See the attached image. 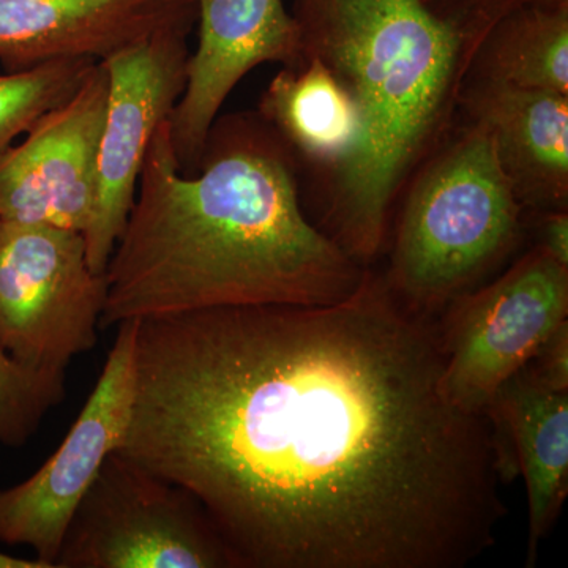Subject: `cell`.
<instances>
[{"instance_id": "cell-1", "label": "cell", "mask_w": 568, "mask_h": 568, "mask_svg": "<svg viewBox=\"0 0 568 568\" xmlns=\"http://www.w3.org/2000/svg\"><path fill=\"white\" fill-rule=\"evenodd\" d=\"M436 317L345 301L140 320L121 454L205 508L237 568H465L507 517L489 416L440 392Z\"/></svg>"}, {"instance_id": "cell-2", "label": "cell", "mask_w": 568, "mask_h": 568, "mask_svg": "<svg viewBox=\"0 0 568 568\" xmlns=\"http://www.w3.org/2000/svg\"><path fill=\"white\" fill-rule=\"evenodd\" d=\"M298 166L257 112L219 115L183 175L170 119L153 134L104 278L100 328L234 306L345 301L365 271L310 222Z\"/></svg>"}, {"instance_id": "cell-3", "label": "cell", "mask_w": 568, "mask_h": 568, "mask_svg": "<svg viewBox=\"0 0 568 568\" xmlns=\"http://www.w3.org/2000/svg\"><path fill=\"white\" fill-rule=\"evenodd\" d=\"M521 0H291L304 58L353 95L364 140L324 182V233L369 267L407 183L457 123L481 41Z\"/></svg>"}, {"instance_id": "cell-4", "label": "cell", "mask_w": 568, "mask_h": 568, "mask_svg": "<svg viewBox=\"0 0 568 568\" xmlns=\"http://www.w3.org/2000/svg\"><path fill=\"white\" fill-rule=\"evenodd\" d=\"M384 276L403 304L436 317L481 282L525 235L526 212L477 122H457L416 171Z\"/></svg>"}, {"instance_id": "cell-5", "label": "cell", "mask_w": 568, "mask_h": 568, "mask_svg": "<svg viewBox=\"0 0 568 568\" xmlns=\"http://www.w3.org/2000/svg\"><path fill=\"white\" fill-rule=\"evenodd\" d=\"M54 567L237 568V562L189 489L112 452L74 510Z\"/></svg>"}, {"instance_id": "cell-6", "label": "cell", "mask_w": 568, "mask_h": 568, "mask_svg": "<svg viewBox=\"0 0 568 568\" xmlns=\"http://www.w3.org/2000/svg\"><path fill=\"white\" fill-rule=\"evenodd\" d=\"M106 278L84 234L0 220V349L29 368L67 373L99 342Z\"/></svg>"}, {"instance_id": "cell-7", "label": "cell", "mask_w": 568, "mask_h": 568, "mask_svg": "<svg viewBox=\"0 0 568 568\" xmlns=\"http://www.w3.org/2000/svg\"><path fill=\"white\" fill-rule=\"evenodd\" d=\"M440 392L467 414L488 416L500 387L529 364L568 316V267L534 246L496 278L443 313Z\"/></svg>"}, {"instance_id": "cell-8", "label": "cell", "mask_w": 568, "mask_h": 568, "mask_svg": "<svg viewBox=\"0 0 568 568\" xmlns=\"http://www.w3.org/2000/svg\"><path fill=\"white\" fill-rule=\"evenodd\" d=\"M138 325H118L99 383L58 450L28 480L0 489V544L31 547L48 568H55L74 510L104 459L125 443L136 394Z\"/></svg>"}, {"instance_id": "cell-9", "label": "cell", "mask_w": 568, "mask_h": 568, "mask_svg": "<svg viewBox=\"0 0 568 568\" xmlns=\"http://www.w3.org/2000/svg\"><path fill=\"white\" fill-rule=\"evenodd\" d=\"M190 36L168 29L100 61L108 74V104L97 156L95 216L84 234L95 274L106 271L125 227L153 134L185 91Z\"/></svg>"}, {"instance_id": "cell-10", "label": "cell", "mask_w": 568, "mask_h": 568, "mask_svg": "<svg viewBox=\"0 0 568 568\" xmlns=\"http://www.w3.org/2000/svg\"><path fill=\"white\" fill-rule=\"evenodd\" d=\"M108 74L97 62L71 99L40 118L0 156V220L44 223L85 234L97 209V156Z\"/></svg>"}, {"instance_id": "cell-11", "label": "cell", "mask_w": 568, "mask_h": 568, "mask_svg": "<svg viewBox=\"0 0 568 568\" xmlns=\"http://www.w3.org/2000/svg\"><path fill=\"white\" fill-rule=\"evenodd\" d=\"M197 48L185 91L170 118L183 175L200 170L205 140L227 97L263 63L295 69L305 62L301 32L284 0H196Z\"/></svg>"}, {"instance_id": "cell-12", "label": "cell", "mask_w": 568, "mask_h": 568, "mask_svg": "<svg viewBox=\"0 0 568 568\" xmlns=\"http://www.w3.org/2000/svg\"><path fill=\"white\" fill-rule=\"evenodd\" d=\"M196 0H0L6 73L58 59L103 61L168 29L193 32Z\"/></svg>"}, {"instance_id": "cell-13", "label": "cell", "mask_w": 568, "mask_h": 568, "mask_svg": "<svg viewBox=\"0 0 568 568\" xmlns=\"http://www.w3.org/2000/svg\"><path fill=\"white\" fill-rule=\"evenodd\" d=\"M459 112L487 130L526 212L568 211V95L467 78Z\"/></svg>"}, {"instance_id": "cell-14", "label": "cell", "mask_w": 568, "mask_h": 568, "mask_svg": "<svg viewBox=\"0 0 568 568\" xmlns=\"http://www.w3.org/2000/svg\"><path fill=\"white\" fill-rule=\"evenodd\" d=\"M487 414L517 450L529 503L526 567L532 568L567 497L568 392L551 390L526 365L500 387Z\"/></svg>"}, {"instance_id": "cell-15", "label": "cell", "mask_w": 568, "mask_h": 568, "mask_svg": "<svg viewBox=\"0 0 568 568\" xmlns=\"http://www.w3.org/2000/svg\"><path fill=\"white\" fill-rule=\"evenodd\" d=\"M286 145L295 163L321 173L325 181L353 162L364 140V119L345 85L317 59L283 67L257 106Z\"/></svg>"}, {"instance_id": "cell-16", "label": "cell", "mask_w": 568, "mask_h": 568, "mask_svg": "<svg viewBox=\"0 0 568 568\" xmlns=\"http://www.w3.org/2000/svg\"><path fill=\"white\" fill-rule=\"evenodd\" d=\"M467 78L568 95V0H521L489 29Z\"/></svg>"}, {"instance_id": "cell-17", "label": "cell", "mask_w": 568, "mask_h": 568, "mask_svg": "<svg viewBox=\"0 0 568 568\" xmlns=\"http://www.w3.org/2000/svg\"><path fill=\"white\" fill-rule=\"evenodd\" d=\"M99 61L58 59L36 69L0 74V156L47 112L74 95Z\"/></svg>"}, {"instance_id": "cell-18", "label": "cell", "mask_w": 568, "mask_h": 568, "mask_svg": "<svg viewBox=\"0 0 568 568\" xmlns=\"http://www.w3.org/2000/svg\"><path fill=\"white\" fill-rule=\"evenodd\" d=\"M67 373L29 368L0 349V444L20 448L67 395Z\"/></svg>"}, {"instance_id": "cell-19", "label": "cell", "mask_w": 568, "mask_h": 568, "mask_svg": "<svg viewBox=\"0 0 568 568\" xmlns=\"http://www.w3.org/2000/svg\"><path fill=\"white\" fill-rule=\"evenodd\" d=\"M528 365L545 386L556 392H568L567 320L541 343Z\"/></svg>"}, {"instance_id": "cell-20", "label": "cell", "mask_w": 568, "mask_h": 568, "mask_svg": "<svg viewBox=\"0 0 568 568\" xmlns=\"http://www.w3.org/2000/svg\"><path fill=\"white\" fill-rule=\"evenodd\" d=\"M529 213L537 219V248L568 267V211Z\"/></svg>"}, {"instance_id": "cell-21", "label": "cell", "mask_w": 568, "mask_h": 568, "mask_svg": "<svg viewBox=\"0 0 568 568\" xmlns=\"http://www.w3.org/2000/svg\"><path fill=\"white\" fill-rule=\"evenodd\" d=\"M0 568H48L40 560L13 558V556L3 555L0 552Z\"/></svg>"}]
</instances>
